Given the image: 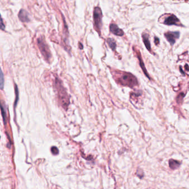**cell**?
<instances>
[{
  "label": "cell",
  "mask_w": 189,
  "mask_h": 189,
  "mask_svg": "<svg viewBox=\"0 0 189 189\" xmlns=\"http://www.w3.org/2000/svg\"><path fill=\"white\" fill-rule=\"evenodd\" d=\"M15 93H16V100H15V101H14V108L16 107V104L17 103V101H18V88L17 85L15 84Z\"/></svg>",
  "instance_id": "obj_15"
},
{
  "label": "cell",
  "mask_w": 189,
  "mask_h": 189,
  "mask_svg": "<svg viewBox=\"0 0 189 189\" xmlns=\"http://www.w3.org/2000/svg\"><path fill=\"white\" fill-rule=\"evenodd\" d=\"M5 28V26L4 22H3V20L2 19V17L1 14H0V29L2 30H4Z\"/></svg>",
  "instance_id": "obj_18"
},
{
  "label": "cell",
  "mask_w": 189,
  "mask_h": 189,
  "mask_svg": "<svg viewBox=\"0 0 189 189\" xmlns=\"http://www.w3.org/2000/svg\"><path fill=\"white\" fill-rule=\"evenodd\" d=\"M137 57H138V58L139 59V64H140V66L141 68L142 69L143 72L144 73V74H145L146 77L148 78L149 79H150V77L149 76V74H148V72H147V70H146V68L145 67V65H144V63H143V60H142V59H141V57L140 56V52H139V51H137Z\"/></svg>",
  "instance_id": "obj_9"
},
{
  "label": "cell",
  "mask_w": 189,
  "mask_h": 189,
  "mask_svg": "<svg viewBox=\"0 0 189 189\" xmlns=\"http://www.w3.org/2000/svg\"><path fill=\"white\" fill-rule=\"evenodd\" d=\"M110 31L112 33L118 36H122L124 35V32L122 29H120L118 26L114 23H111L110 26Z\"/></svg>",
  "instance_id": "obj_7"
},
{
  "label": "cell",
  "mask_w": 189,
  "mask_h": 189,
  "mask_svg": "<svg viewBox=\"0 0 189 189\" xmlns=\"http://www.w3.org/2000/svg\"><path fill=\"white\" fill-rule=\"evenodd\" d=\"M180 33L179 32H168L165 33V37L167 41L172 44L175 43L176 40L179 38Z\"/></svg>",
  "instance_id": "obj_5"
},
{
  "label": "cell",
  "mask_w": 189,
  "mask_h": 189,
  "mask_svg": "<svg viewBox=\"0 0 189 189\" xmlns=\"http://www.w3.org/2000/svg\"><path fill=\"white\" fill-rule=\"evenodd\" d=\"M18 17L19 20L23 22H27L29 21V17L28 13L25 10H21L18 14Z\"/></svg>",
  "instance_id": "obj_8"
},
{
  "label": "cell",
  "mask_w": 189,
  "mask_h": 189,
  "mask_svg": "<svg viewBox=\"0 0 189 189\" xmlns=\"http://www.w3.org/2000/svg\"><path fill=\"white\" fill-rule=\"evenodd\" d=\"M184 96H185V95H184V94H183V93L180 94L178 96V97H177L176 99H177V101H178V103H180V102L182 101V99L184 98Z\"/></svg>",
  "instance_id": "obj_17"
},
{
  "label": "cell",
  "mask_w": 189,
  "mask_h": 189,
  "mask_svg": "<svg viewBox=\"0 0 189 189\" xmlns=\"http://www.w3.org/2000/svg\"><path fill=\"white\" fill-rule=\"evenodd\" d=\"M186 70H187V71H189V68L188 67V65L187 64H186V67H185Z\"/></svg>",
  "instance_id": "obj_20"
},
{
  "label": "cell",
  "mask_w": 189,
  "mask_h": 189,
  "mask_svg": "<svg viewBox=\"0 0 189 189\" xmlns=\"http://www.w3.org/2000/svg\"><path fill=\"white\" fill-rule=\"evenodd\" d=\"M169 164L171 169L173 170H175L178 169V168L180 167L181 165V163L179 161H177L174 159H170L169 161Z\"/></svg>",
  "instance_id": "obj_11"
},
{
  "label": "cell",
  "mask_w": 189,
  "mask_h": 189,
  "mask_svg": "<svg viewBox=\"0 0 189 189\" xmlns=\"http://www.w3.org/2000/svg\"><path fill=\"white\" fill-rule=\"evenodd\" d=\"M164 23L167 25H180L179 20L174 14H172L167 17L164 21Z\"/></svg>",
  "instance_id": "obj_6"
},
{
  "label": "cell",
  "mask_w": 189,
  "mask_h": 189,
  "mask_svg": "<svg viewBox=\"0 0 189 189\" xmlns=\"http://www.w3.org/2000/svg\"><path fill=\"white\" fill-rule=\"evenodd\" d=\"M54 86L57 91L59 101L63 108L67 110L70 103L69 95L67 94L65 89L63 87L60 79H59L58 78H56Z\"/></svg>",
  "instance_id": "obj_2"
},
{
  "label": "cell",
  "mask_w": 189,
  "mask_h": 189,
  "mask_svg": "<svg viewBox=\"0 0 189 189\" xmlns=\"http://www.w3.org/2000/svg\"><path fill=\"white\" fill-rule=\"evenodd\" d=\"M107 42L108 44L109 47H110L113 50H115L116 48V43L113 39L111 38H108Z\"/></svg>",
  "instance_id": "obj_12"
},
{
  "label": "cell",
  "mask_w": 189,
  "mask_h": 189,
  "mask_svg": "<svg viewBox=\"0 0 189 189\" xmlns=\"http://www.w3.org/2000/svg\"><path fill=\"white\" fill-rule=\"evenodd\" d=\"M38 47L39 48L41 53L45 58L46 61H49L50 58L51 57V53L49 50L48 46L44 41V39L43 37H40L38 39Z\"/></svg>",
  "instance_id": "obj_4"
},
{
  "label": "cell",
  "mask_w": 189,
  "mask_h": 189,
  "mask_svg": "<svg viewBox=\"0 0 189 189\" xmlns=\"http://www.w3.org/2000/svg\"><path fill=\"white\" fill-rule=\"evenodd\" d=\"M113 77L118 83L123 86L132 88L138 84L136 77L130 73L116 71L113 73Z\"/></svg>",
  "instance_id": "obj_1"
},
{
  "label": "cell",
  "mask_w": 189,
  "mask_h": 189,
  "mask_svg": "<svg viewBox=\"0 0 189 189\" xmlns=\"http://www.w3.org/2000/svg\"><path fill=\"white\" fill-rule=\"evenodd\" d=\"M0 108H1V114H2V115L3 120H4V124L6 125V111L5 110L4 107H3L1 102H0Z\"/></svg>",
  "instance_id": "obj_13"
},
{
  "label": "cell",
  "mask_w": 189,
  "mask_h": 189,
  "mask_svg": "<svg viewBox=\"0 0 189 189\" xmlns=\"http://www.w3.org/2000/svg\"><path fill=\"white\" fill-rule=\"evenodd\" d=\"M51 151L53 153V154L57 155V154H58V153H59V150L58 149L57 147L53 146L51 148Z\"/></svg>",
  "instance_id": "obj_16"
},
{
  "label": "cell",
  "mask_w": 189,
  "mask_h": 189,
  "mask_svg": "<svg viewBox=\"0 0 189 189\" xmlns=\"http://www.w3.org/2000/svg\"><path fill=\"white\" fill-rule=\"evenodd\" d=\"M93 21H94V28L96 31L99 32L100 35V31H101V28L102 27V12L101 8L99 7H96L94 8L93 11Z\"/></svg>",
  "instance_id": "obj_3"
},
{
  "label": "cell",
  "mask_w": 189,
  "mask_h": 189,
  "mask_svg": "<svg viewBox=\"0 0 189 189\" xmlns=\"http://www.w3.org/2000/svg\"><path fill=\"white\" fill-rule=\"evenodd\" d=\"M4 86V73L0 68V89H3Z\"/></svg>",
  "instance_id": "obj_14"
},
{
  "label": "cell",
  "mask_w": 189,
  "mask_h": 189,
  "mask_svg": "<svg viewBox=\"0 0 189 189\" xmlns=\"http://www.w3.org/2000/svg\"><path fill=\"white\" fill-rule=\"evenodd\" d=\"M143 42L145 44V46L147 49L148 50H151V46H150V43L149 40V35L147 33H143L142 35Z\"/></svg>",
  "instance_id": "obj_10"
},
{
  "label": "cell",
  "mask_w": 189,
  "mask_h": 189,
  "mask_svg": "<svg viewBox=\"0 0 189 189\" xmlns=\"http://www.w3.org/2000/svg\"><path fill=\"white\" fill-rule=\"evenodd\" d=\"M154 40H154V42H155V44H156V45L158 44L159 43V38H157L156 37H155V38H154Z\"/></svg>",
  "instance_id": "obj_19"
}]
</instances>
